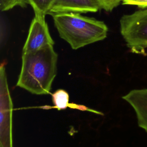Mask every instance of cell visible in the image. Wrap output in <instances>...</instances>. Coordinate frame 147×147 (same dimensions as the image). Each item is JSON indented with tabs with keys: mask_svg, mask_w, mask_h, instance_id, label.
I'll return each instance as SVG.
<instances>
[{
	"mask_svg": "<svg viewBox=\"0 0 147 147\" xmlns=\"http://www.w3.org/2000/svg\"><path fill=\"white\" fill-rule=\"evenodd\" d=\"M27 4L26 0H0V9L6 11L16 6L25 7Z\"/></svg>",
	"mask_w": 147,
	"mask_h": 147,
	"instance_id": "30bf717a",
	"label": "cell"
},
{
	"mask_svg": "<svg viewBox=\"0 0 147 147\" xmlns=\"http://www.w3.org/2000/svg\"><path fill=\"white\" fill-rule=\"evenodd\" d=\"M0 75L1 147H13L11 136V113L13 105L8 88L4 64H2L1 65Z\"/></svg>",
	"mask_w": 147,
	"mask_h": 147,
	"instance_id": "277c9868",
	"label": "cell"
},
{
	"mask_svg": "<svg viewBox=\"0 0 147 147\" xmlns=\"http://www.w3.org/2000/svg\"><path fill=\"white\" fill-rule=\"evenodd\" d=\"M98 5L100 9H103L106 11H111L117 7L122 0H95Z\"/></svg>",
	"mask_w": 147,
	"mask_h": 147,
	"instance_id": "8fae6325",
	"label": "cell"
},
{
	"mask_svg": "<svg viewBox=\"0 0 147 147\" xmlns=\"http://www.w3.org/2000/svg\"><path fill=\"white\" fill-rule=\"evenodd\" d=\"M52 97L54 106L57 109H65L69 106V95L64 90H57L52 94Z\"/></svg>",
	"mask_w": 147,
	"mask_h": 147,
	"instance_id": "9c48e42d",
	"label": "cell"
},
{
	"mask_svg": "<svg viewBox=\"0 0 147 147\" xmlns=\"http://www.w3.org/2000/svg\"><path fill=\"white\" fill-rule=\"evenodd\" d=\"M122 16L119 20L120 33L130 52L146 55L147 8Z\"/></svg>",
	"mask_w": 147,
	"mask_h": 147,
	"instance_id": "3957f363",
	"label": "cell"
},
{
	"mask_svg": "<svg viewBox=\"0 0 147 147\" xmlns=\"http://www.w3.org/2000/svg\"><path fill=\"white\" fill-rule=\"evenodd\" d=\"M34 12L35 16L45 17L49 14L54 0H26Z\"/></svg>",
	"mask_w": 147,
	"mask_h": 147,
	"instance_id": "ba28073f",
	"label": "cell"
},
{
	"mask_svg": "<svg viewBox=\"0 0 147 147\" xmlns=\"http://www.w3.org/2000/svg\"><path fill=\"white\" fill-rule=\"evenodd\" d=\"M54 44L45 17L34 16L22 48V53L34 52L48 45Z\"/></svg>",
	"mask_w": 147,
	"mask_h": 147,
	"instance_id": "5b68a950",
	"label": "cell"
},
{
	"mask_svg": "<svg viewBox=\"0 0 147 147\" xmlns=\"http://www.w3.org/2000/svg\"><path fill=\"white\" fill-rule=\"evenodd\" d=\"M123 5L137 6L140 8H147V0H122Z\"/></svg>",
	"mask_w": 147,
	"mask_h": 147,
	"instance_id": "7c38bea8",
	"label": "cell"
},
{
	"mask_svg": "<svg viewBox=\"0 0 147 147\" xmlns=\"http://www.w3.org/2000/svg\"><path fill=\"white\" fill-rule=\"evenodd\" d=\"M57 58L52 45L22 53L21 68L16 86L33 94H48L56 75Z\"/></svg>",
	"mask_w": 147,
	"mask_h": 147,
	"instance_id": "6da1fadb",
	"label": "cell"
},
{
	"mask_svg": "<svg viewBox=\"0 0 147 147\" xmlns=\"http://www.w3.org/2000/svg\"><path fill=\"white\" fill-rule=\"evenodd\" d=\"M100 9L95 0H54L50 15L61 13H95Z\"/></svg>",
	"mask_w": 147,
	"mask_h": 147,
	"instance_id": "8992f818",
	"label": "cell"
},
{
	"mask_svg": "<svg viewBox=\"0 0 147 147\" xmlns=\"http://www.w3.org/2000/svg\"><path fill=\"white\" fill-rule=\"evenodd\" d=\"M51 16L60 37L73 49H79L107 37L109 29L103 21L72 12Z\"/></svg>",
	"mask_w": 147,
	"mask_h": 147,
	"instance_id": "7a4b0ae2",
	"label": "cell"
},
{
	"mask_svg": "<svg viewBox=\"0 0 147 147\" xmlns=\"http://www.w3.org/2000/svg\"><path fill=\"white\" fill-rule=\"evenodd\" d=\"M122 99L133 107L138 126L147 132V88L132 90Z\"/></svg>",
	"mask_w": 147,
	"mask_h": 147,
	"instance_id": "52a82bcc",
	"label": "cell"
}]
</instances>
